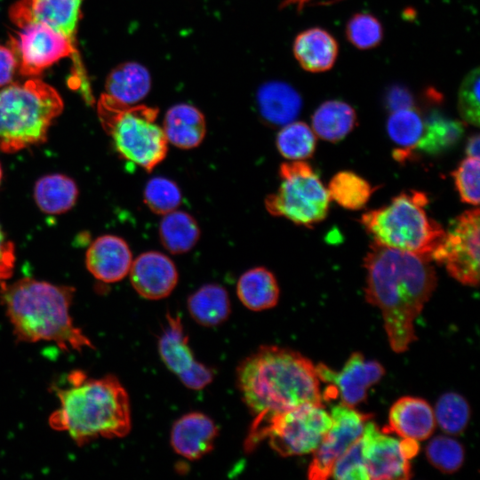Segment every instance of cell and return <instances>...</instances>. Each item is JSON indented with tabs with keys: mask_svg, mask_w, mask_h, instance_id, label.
<instances>
[{
	"mask_svg": "<svg viewBox=\"0 0 480 480\" xmlns=\"http://www.w3.org/2000/svg\"><path fill=\"white\" fill-rule=\"evenodd\" d=\"M364 268L366 300L380 308L392 350L403 353L416 340L414 321L436 286L431 260L373 242Z\"/></svg>",
	"mask_w": 480,
	"mask_h": 480,
	"instance_id": "1",
	"label": "cell"
},
{
	"mask_svg": "<svg viewBox=\"0 0 480 480\" xmlns=\"http://www.w3.org/2000/svg\"><path fill=\"white\" fill-rule=\"evenodd\" d=\"M240 394L254 416L245 439L246 452L274 415L298 405L324 404L316 365L297 351L277 346H262L237 367Z\"/></svg>",
	"mask_w": 480,
	"mask_h": 480,
	"instance_id": "2",
	"label": "cell"
},
{
	"mask_svg": "<svg viewBox=\"0 0 480 480\" xmlns=\"http://www.w3.org/2000/svg\"><path fill=\"white\" fill-rule=\"evenodd\" d=\"M52 389L60 405L49 417V425L66 432L77 445L100 437H124L130 432L129 396L115 376L95 379L75 370Z\"/></svg>",
	"mask_w": 480,
	"mask_h": 480,
	"instance_id": "3",
	"label": "cell"
},
{
	"mask_svg": "<svg viewBox=\"0 0 480 480\" xmlns=\"http://www.w3.org/2000/svg\"><path fill=\"white\" fill-rule=\"evenodd\" d=\"M75 288L34 278L1 282L0 299L18 341H51L65 351L93 348L70 315Z\"/></svg>",
	"mask_w": 480,
	"mask_h": 480,
	"instance_id": "4",
	"label": "cell"
},
{
	"mask_svg": "<svg viewBox=\"0 0 480 480\" xmlns=\"http://www.w3.org/2000/svg\"><path fill=\"white\" fill-rule=\"evenodd\" d=\"M64 108L50 84L32 77L0 90V151L15 153L44 143Z\"/></svg>",
	"mask_w": 480,
	"mask_h": 480,
	"instance_id": "5",
	"label": "cell"
},
{
	"mask_svg": "<svg viewBox=\"0 0 480 480\" xmlns=\"http://www.w3.org/2000/svg\"><path fill=\"white\" fill-rule=\"evenodd\" d=\"M428 203L423 192H402L386 206L364 212L361 223L374 243L431 260L445 231L428 215Z\"/></svg>",
	"mask_w": 480,
	"mask_h": 480,
	"instance_id": "6",
	"label": "cell"
},
{
	"mask_svg": "<svg viewBox=\"0 0 480 480\" xmlns=\"http://www.w3.org/2000/svg\"><path fill=\"white\" fill-rule=\"evenodd\" d=\"M97 113L101 126L124 159L151 172L165 158L168 141L156 122L157 108L124 104L104 93L97 102Z\"/></svg>",
	"mask_w": 480,
	"mask_h": 480,
	"instance_id": "7",
	"label": "cell"
},
{
	"mask_svg": "<svg viewBox=\"0 0 480 480\" xmlns=\"http://www.w3.org/2000/svg\"><path fill=\"white\" fill-rule=\"evenodd\" d=\"M279 176L278 189L265 200L271 215L308 228L326 217L331 199L310 164L303 160L283 163Z\"/></svg>",
	"mask_w": 480,
	"mask_h": 480,
	"instance_id": "8",
	"label": "cell"
},
{
	"mask_svg": "<svg viewBox=\"0 0 480 480\" xmlns=\"http://www.w3.org/2000/svg\"><path fill=\"white\" fill-rule=\"evenodd\" d=\"M332 420L324 404L307 403L272 416L260 431L256 446L265 438L280 456L313 452Z\"/></svg>",
	"mask_w": 480,
	"mask_h": 480,
	"instance_id": "9",
	"label": "cell"
},
{
	"mask_svg": "<svg viewBox=\"0 0 480 480\" xmlns=\"http://www.w3.org/2000/svg\"><path fill=\"white\" fill-rule=\"evenodd\" d=\"M19 28L10 36L9 47L15 55L20 75L35 77L61 59L71 57L76 75L84 85L86 76L77 47L66 36L42 23H30Z\"/></svg>",
	"mask_w": 480,
	"mask_h": 480,
	"instance_id": "10",
	"label": "cell"
},
{
	"mask_svg": "<svg viewBox=\"0 0 480 480\" xmlns=\"http://www.w3.org/2000/svg\"><path fill=\"white\" fill-rule=\"evenodd\" d=\"M479 209L458 216L445 231L431 260L444 264L447 272L460 283L476 286L479 282Z\"/></svg>",
	"mask_w": 480,
	"mask_h": 480,
	"instance_id": "11",
	"label": "cell"
},
{
	"mask_svg": "<svg viewBox=\"0 0 480 480\" xmlns=\"http://www.w3.org/2000/svg\"><path fill=\"white\" fill-rule=\"evenodd\" d=\"M332 424L319 445L313 452L308 477L324 480L331 477L336 460L358 439L371 415L362 413L343 404L334 405L330 413Z\"/></svg>",
	"mask_w": 480,
	"mask_h": 480,
	"instance_id": "12",
	"label": "cell"
},
{
	"mask_svg": "<svg viewBox=\"0 0 480 480\" xmlns=\"http://www.w3.org/2000/svg\"><path fill=\"white\" fill-rule=\"evenodd\" d=\"M320 381L328 383L323 393L324 399L339 396L341 404L349 407L364 402L368 389L385 374L383 366L374 360H366L364 356L355 352L350 355L343 368L335 372L324 364L316 365Z\"/></svg>",
	"mask_w": 480,
	"mask_h": 480,
	"instance_id": "13",
	"label": "cell"
},
{
	"mask_svg": "<svg viewBox=\"0 0 480 480\" xmlns=\"http://www.w3.org/2000/svg\"><path fill=\"white\" fill-rule=\"evenodd\" d=\"M158 351L167 368L188 388L199 390L213 380V372L196 360L180 316H166Z\"/></svg>",
	"mask_w": 480,
	"mask_h": 480,
	"instance_id": "14",
	"label": "cell"
},
{
	"mask_svg": "<svg viewBox=\"0 0 480 480\" xmlns=\"http://www.w3.org/2000/svg\"><path fill=\"white\" fill-rule=\"evenodd\" d=\"M361 438L369 479L405 480L412 477L411 459L402 440L380 430L370 420L366 422Z\"/></svg>",
	"mask_w": 480,
	"mask_h": 480,
	"instance_id": "15",
	"label": "cell"
},
{
	"mask_svg": "<svg viewBox=\"0 0 480 480\" xmlns=\"http://www.w3.org/2000/svg\"><path fill=\"white\" fill-rule=\"evenodd\" d=\"M84 0H18L9 10L18 28L30 23L45 24L66 36L76 46V33Z\"/></svg>",
	"mask_w": 480,
	"mask_h": 480,
	"instance_id": "16",
	"label": "cell"
},
{
	"mask_svg": "<svg viewBox=\"0 0 480 480\" xmlns=\"http://www.w3.org/2000/svg\"><path fill=\"white\" fill-rule=\"evenodd\" d=\"M129 275L134 290L148 300L169 296L178 283L175 264L158 252H147L138 256L132 260Z\"/></svg>",
	"mask_w": 480,
	"mask_h": 480,
	"instance_id": "17",
	"label": "cell"
},
{
	"mask_svg": "<svg viewBox=\"0 0 480 480\" xmlns=\"http://www.w3.org/2000/svg\"><path fill=\"white\" fill-rule=\"evenodd\" d=\"M132 263V256L128 244L114 235H104L96 238L90 244L85 255L87 269L103 283L122 280L129 274Z\"/></svg>",
	"mask_w": 480,
	"mask_h": 480,
	"instance_id": "18",
	"label": "cell"
},
{
	"mask_svg": "<svg viewBox=\"0 0 480 480\" xmlns=\"http://www.w3.org/2000/svg\"><path fill=\"white\" fill-rule=\"evenodd\" d=\"M214 421L202 412H189L178 419L171 430L174 452L189 460H198L209 453L218 436Z\"/></svg>",
	"mask_w": 480,
	"mask_h": 480,
	"instance_id": "19",
	"label": "cell"
},
{
	"mask_svg": "<svg viewBox=\"0 0 480 480\" xmlns=\"http://www.w3.org/2000/svg\"><path fill=\"white\" fill-rule=\"evenodd\" d=\"M436 428L434 409L424 399L403 396L391 406L388 426L382 431L396 433L403 438L422 441L428 438Z\"/></svg>",
	"mask_w": 480,
	"mask_h": 480,
	"instance_id": "20",
	"label": "cell"
},
{
	"mask_svg": "<svg viewBox=\"0 0 480 480\" xmlns=\"http://www.w3.org/2000/svg\"><path fill=\"white\" fill-rule=\"evenodd\" d=\"M292 49L300 67L312 73L331 69L339 52L336 39L321 28H311L300 32L295 37Z\"/></svg>",
	"mask_w": 480,
	"mask_h": 480,
	"instance_id": "21",
	"label": "cell"
},
{
	"mask_svg": "<svg viewBox=\"0 0 480 480\" xmlns=\"http://www.w3.org/2000/svg\"><path fill=\"white\" fill-rule=\"evenodd\" d=\"M162 128L168 142L182 149H191L203 141L206 123L197 108L180 103L167 110Z\"/></svg>",
	"mask_w": 480,
	"mask_h": 480,
	"instance_id": "22",
	"label": "cell"
},
{
	"mask_svg": "<svg viewBox=\"0 0 480 480\" xmlns=\"http://www.w3.org/2000/svg\"><path fill=\"white\" fill-rule=\"evenodd\" d=\"M258 104L260 114L267 124L284 126L299 116L302 100L291 85L283 82H270L259 90Z\"/></svg>",
	"mask_w": 480,
	"mask_h": 480,
	"instance_id": "23",
	"label": "cell"
},
{
	"mask_svg": "<svg viewBox=\"0 0 480 480\" xmlns=\"http://www.w3.org/2000/svg\"><path fill=\"white\" fill-rule=\"evenodd\" d=\"M150 88L151 77L148 70L134 61L124 62L113 68L105 83V93L127 105L140 101Z\"/></svg>",
	"mask_w": 480,
	"mask_h": 480,
	"instance_id": "24",
	"label": "cell"
},
{
	"mask_svg": "<svg viewBox=\"0 0 480 480\" xmlns=\"http://www.w3.org/2000/svg\"><path fill=\"white\" fill-rule=\"evenodd\" d=\"M236 293L244 307L252 311L269 309L279 299V286L271 271L263 267L251 268L238 279Z\"/></svg>",
	"mask_w": 480,
	"mask_h": 480,
	"instance_id": "25",
	"label": "cell"
},
{
	"mask_svg": "<svg viewBox=\"0 0 480 480\" xmlns=\"http://www.w3.org/2000/svg\"><path fill=\"white\" fill-rule=\"evenodd\" d=\"M356 113L347 102L331 100L323 102L311 118L312 130L322 140L337 142L356 125Z\"/></svg>",
	"mask_w": 480,
	"mask_h": 480,
	"instance_id": "26",
	"label": "cell"
},
{
	"mask_svg": "<svg viewBox=\"0 0 480 480\" xmlns=\"http://www.w3.org/2000/svg\"><path fill=\"white\" fill-rule=\"evenodd\" d=\"M78 195L75 180L60 173L44 175L34 187V199L36 205L48 214H61L71 210L77 201Z\"/></svg>",
	"mask_w": 480,
	"mask_h": 480,
	"instance_id": "27",
	"label": "cell"
},
{
	"mask_svg": "<svg viewBox=\"0 0 480 480\" xmlns=\"http://www.w3.org/2000/svg\"><path fill=\"white\" fill-rule=\"evenodd\" d=\"M188 310L199 324L217 326L229 316L231 307L228 294L220 284H204L188 300Z\"/></svg>",
	"mask_w": 480,
	"mask_h": 480,
	"instance_id": "28",
	"label": "cell"
},
{
	"mask_svg": "<svg viewBox=\"0 0 480 480\" xmlns=\"http://www.w3.org/2000/svg\"><path fill=\"white\" fill-rule=\"evenodd\" d=\"M423 129L424 121L415 108L391 112L387 122V132L390 140L399 147L393 152L396 161L403 162L411 156Z\"/></svg>",
	"mask_w": 480,
	"mask_h": 480,
	"instance_id": "29",
	"label": "cell"
},
{
	"mask_svg": "<svg viewBox=\"0 0 480 480\" xmlns=\"http://www.w3.org/2000/svg\"><path fill=\"white\" fill-rule=\"evenodd\" d=\"M163 246L172 254L189 252L200 237L196 220L189 213L172 211L164 215L159 226Z\"/></svg>",
	"mask_w": 480,
	"mask_h": 480,
	"instance_id": "30",
	"label": "cell"
},
{
	"mask_svg": "<svg viewBox=\"0 0 480 480\" xmlns=\"http://www.w3.org/2000/svg\"><path fill=\"white\" fill-rule=\"evenodd\" d=\"M463 132L462 123L432 112L424 122L423 132L415 149L428 155L444 153L457 144Z\"/></svg>",
	"mask_w": 480,
	"mask_h": 480,
	"instance_id": "31",
	"label": "cell"
},
{
	"mask_svg": "<svg viewBox=\"0 0 480 480\" xmlns=\"http://www.w3.org/2000/svg\"><path fill=\"white\" fill-rule=\"evenodd\" d=\"M327 191L330 199L343 208L359 210L367 204L374 188L354 172L342 171L332 178Z\"/></svg>",
	"mask_w": 480,
	"mask_h": 480,
	"instance_id": "32",
	"label": "cell"
},
{
	"mask_svg": "<svg viewBox=\"0 0 480 480\" xmlns=\"http://www.w3.org/2000/svg\"><path fill=\"white\" fill-rule=\"evenodd\" d=\"M276 145L284 158L305 160L314 154L316 137L306 123L293 121L282 127L276 135Z\"/></svg>",
	"mask_w": 480,
	"mask_h": 480,
	"instance_id": "33",
	"label": "cell"
},
{
	"mask_svg": "<svg viewBox=\"0 0 480 480\" xmlns=\"http://www.w3.org/2000/svg\"><path fill=\"white\" fill-rule=\"evenodd\" d=\"M434 414L436 423L445 433L458 435L464 431L468 423L470 407L461 395L448 392L438 398Z\"/></svg>",
	"mask_w": 480,
	"mask_h": 480,
	"instance_id": "34",
	"label": "cell"
},
{
	"mask_svg": "<svg viewBox=\"0 0 480 480\" xmlns=\"http://www.w3.org/2000/svg\"><path fill=\"white\" fill-rule=\"evenodd\" d=\"M426 455L430 464L439 471L452 474L462 466L465 452L462 444L456 439L437 436L428 444Z\"/></svg>",
	"mask_w": 480,
	"mask_h": 480,
	"instance_id": "35",
	"label": "cell"
},
{
	"mask_svg": "<svg viewBox=\"0 0 480 480\" xmlns=\"http://www.w3.org/2000/svg\"><path fill=\"white\" fill-rule=\"evenodd\" d=\"M144 202L155 213L164 215L177 210L181 203L178 185L164 177L150 179L144 188Z\"/></svg>",
	"mask_w": 480,
	"mask_h": 480,
	"instance_id": "36",
	"label": "cell"
},
{
	"mask_svg": "<svg viewBox=\"0 0 480 480\" xmlns=\"http://www.w3.org/2000/svg\"><path fill=\"white\" fill-rule=\"evenodd\" d=\"M346 36L355 47L369 50L380 44L383 28L380 21L372 14L358 12L347 22Z\"/></svg>",
	"mask_w": 480,
	"mask_h": 480,
	"instance_id": "37",
	"label": "cell"
},
{
	"mask_svg": "<svg viewBox=\"0 0 480 480\" xmlns=\"http://www.w3.org/2000/svg\"><path fill=\"white\" fill-rule=\"evenodd\" d=\"M479 68L470 70L464 77L458 94V111L462 120L471 125H479Z\"/></svg>",
	"mask_w": 480,
	"mask_h": 480,
	"instance_id": "38",
	"label": "cell"
},
{
	"mask_svg": "<svg viewBox=\"0 0 480 480\" xmlns=\"http://www.w3.org/2000/svg\"><path fill=\"white\" fill-rule=\"evenodd\" d=\"M479 157L467 156L452 172L455 187L462 202L479 204Z\"/></svg>",
	"mask_w": 480,
	"mask_h": 480,
	"instance_id": "39",
	"label": "cell"
},
{
	"mask_svg": "<svg viewBox=\"0 0 480 480\" xmlns=\"http://www.w3.org/2000/svg\"><path fill=\"white\" fill-rule=\"evenodd\" d=\"M331 476L339 480H369L361 436L334 463Z\"/></svg>",
	"mask_w": 480,
	"mask_h": 480,
	"instance_id": "40",
	"label": "cell"
},
{
	"mask_svg": "<svg viewBox=\"0 0 480 480\" xmlns=\"http://www.w3.org/2000/svg\"><path fill=\"white\" fill-rule=\"evenodd\" d=\"M15 246L0 224V282L9 279L15 267Z\"/></svg>",
	"mask_w": 480,
	"mask_h": 480,
	"instance_id": "41",
	"label": "cell"
},
{
	"mask_svg": "<svg viewBox=\"0 0 480 480\" xmlns=\"http://www.w3.org/2000/svg\"><path fill=\"white\" fill-rule=\"evenodd\" d=\"M18 65L15 55L9 46L0 44V87L12 83Z\"/></svg>",
	"mask_w": 480,
	"mask_h": 480,
	"instance_id": "42",
	"label": "cell"
},
{
	"mask_svg": "<svg viewBox=\"0 0 480 480\" xmlns=\"http://www.w3.org/2000/svg\"><path fill=\"white\" fill-rule=\"evenodd\" d=\"M386 104L388 108L392 112L413 107V100L407 89L401 86H394L388 92Z\"/></svg>",
	"mask_w": 480,
	"mask_h": 480,
	"instance_id": "43",
	"label": "cell"
},
{
	"mask_svg": "<svg viewBox=\"0 0 480 480\" xmlns=\"http://www.w3.org/2000/svg\"><path fill=\"white\" fill-rule=\"evenodd\" d=\"M321 0H282L281 6H294L297 11L303 10L307 5L311 4H319ZM340 0H323V3H333Z\"/></svg>",
	"mask_w": 480,
	"mask_h": 480,
	"instance_id": "44",
	"label": "cell"
},
{
	"mask_svg": "<svg viewBox=\"0 0 480 480\" xmlns=\"http://www.w3.org/2000/svg\"><path fill=\"white\" fill-rule=\"evenodd\" d=\"M479 135L478 133L471 135L466 144L467 156L479 157Z\"/></svg>",
	"mask_w": 480,
	"mask_h": 480,
	"instance_id": "45",
	"label": "cell"
},
{
	"mask_svg": "<svg viewBox=\"0 0 480 480\" xmlns=\"http://www.w3.org/2000/svg\"><path fill=\"white\" fill-rule=\"evenodd\" d=\"M2 177H3V171H2V166L0 164V183H1V180H2Z\"/></svg>",
	"mask_w": 480,
	"mask_h": 480,
	"instance_id": "46",
	"label": "cell"
}]
</instances>
